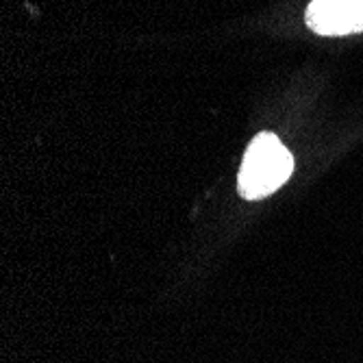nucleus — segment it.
<instances>
[{"instance_id":"f257e3e1","label":"nucleus","mask_w":363,"mask_h":363,"mask_svg":"<svg viewBox=\"0 0 363 363\" xmlns=\"http://www.w3.org/2000/svg\"><path fill=\"white\" fill-rule=\"evenodd\" d=\"M294 159L281 140L272 133L255 138L244 155L240 170V194L248 201H257L277 191L291 174Z\"/></svg>"},{"instance_id":"f03ea898","label":"nucleus","mask_w":363,"mask_h":363,"mask_svg":"<svg viewBox=\"0 0 363 363\" xmlns=\"http://www.w3.org/2000/svg\"><path fill=\"white\" fill-rule=\"evenodd\" d=\"M307 24L320 35H348L363 30V0H313Z\"/></svg>"}]
</instances>
